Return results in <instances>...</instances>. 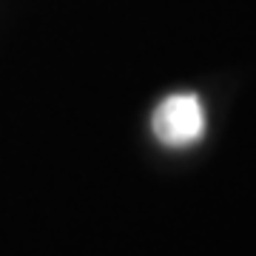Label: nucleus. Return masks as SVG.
Wrapping results in <instances>:
<instances>
[{
  "mask_svg": "<svg viewBox=\"0 0 256 256\" xmlns=\"http://www.w3.org/2000/svg\"><path fill=\"white\" fill-rule=\"evenodd\" d=\"M156 140L162 146H191L205 134V111L196 94H171L154 108L151 120Z\"/></svg>",
  "mask_w": 256,
  "mask_h": 256,
  "instance_id": "f257e3e1",
  "label": "nucleus"
}]
</instances>
